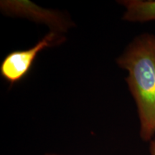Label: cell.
I'll use <instances>...</instances> for the list:
<instances>
[{
    "mask_svg": "<svg viewBox=\"0 0 155 155\" xmlns=\"http://www.w3.org/2000/svg\"><path fill=\"white\" fill-rule=\"evenodd\" d=\"M150 155H155V138L150 142Z\"/></svg>",
    "mask_w": 155,
    "mask_h": 155,
    "instance_id": "cell-5",
    "label": "cell"
},
{
    "mask_svg": "<svg viewBox=\"0 0 155 155\" xmlns=\"http://www.w3.org/2000/svg\"><path fill=\"white\" fill-rule=\"evenodd\" d=\"M0 9L5 15L21 17L48 26L52 32L63 34L74 27L70 17L61 11L46 9L29 0H2Z\"/></svg>",
    "mask_w": 155,
    "mask_h": 155,
    "instance_id": "cell-2",
    "label": "cell"
},
{
    "mask_svg": "<svg viewBox=\"0 0 155 155\" xmlns=\"http://www.w3.org/2000/svg\"><path fill=\"white\" fill-rule=\"evenodd\" d=\"M45 155H62V154H52V153H48V154H45Z\"/></svg>",
    "mask_w": 155,
    "mask_h": 155,
    "instance_id": "cell-6",
    "label": "cell"
},
{
    "mask_svg": "<svg viewBox=\"0 0 155 155\" xmlns=\"http://www.w3.org/2000/svg\"><path fill=\"white\" fill-rule=\"evenodd\" d=\"M65 41V37L63 34L50 31L33 47L9 53L0 65L1 75L10 85L15 84L26 76L42 50L59 45Z\"/></svg>",
    "mask_w": 155,
    "mask_h": 155,
    "instance_id": "cell-3",
    "label": "cell"
},
{
    "mask_svg": "<svg viewBox=\"0 0 155 155\" xmlns=\"http://www.w3.org/2000/svg\"><path fill=\"white\" fill-rule=\"evenodd\" d=\"M126 70V81L138 111L139 136L144 141L155 138V35L136 37L116 60Z\"/></svg>",
    "mask_w": 155,
    "mask_h": 155,
    "instance_id": "cell-1",
    "label": "cell"
},
{
    "mask_svg": "<svg viewBox=\"0 0 155 155\" xmlns=\"http://www.w3.org/2000/svg\"><path fill=\"white\" fill-rule=\"evenodd\" d=\"M118 3L125 8L124 20L141 23L155 21V0H121Z\"/></svg>",
    "mask_w": 155,
    "mask_h": 155,
    "instance_id": "cell-4",
    "label": "cell"
}]
</instances>
